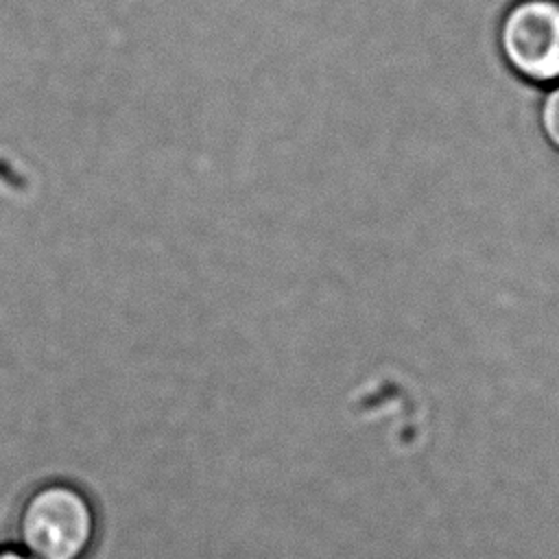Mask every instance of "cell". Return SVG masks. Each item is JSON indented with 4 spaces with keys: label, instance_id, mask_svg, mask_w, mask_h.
Wrapping results in <instances>:
<instances>
[{
    "label": "cell",
    "instance_id": "7a4b0ae2",
    "mask_svg": "<svg viewBox=\"0 0 559 559\" xmlns=\"http://www.w3.org/2000/svg\"><path fill=\"white\" fill-rule=\"evenodd\" d=\"M493 39L500 61L520 81L539 90L559 81V0H509Z\"/></svg>",
    "mask_w": 559,
    "mask_h": 559
},
{
    "label": "cell",
    "instance_id": "3957f363",
    "mask_svg": "<svg viewBox=\"0 0 559 559\" xmlns=\"http://www.w3.org/2000/svg\"><path fill=\"white\" fill-rule=\"evenodd\" d=\"M535 120H537V129H539L544 142L555 153H559V81L542 90V96L537 100Z\"/></svg>",
    "mask_w": 559,
    "mask_h": 559
},
{
    "label": "cell",
    "instance_id": "277c9868",
    "mask_svg": "<svg viewBox=\"0 0 559 559\" xmlns=\"http://www.w3.org/2000/svg\"><path fill=\"white\" fill-rule=\"evenodd\" d=\"M0 559H33V557L28 552H24V550L4 548V550H0Z\"/></svg>",
    "mask_w": 559,
    "mask_h": 559
},
{
    "label": "cell",
    "instance_id": "6da1fadb",
    "mask_svg": "<svg viewBox=\"0 0 559 559\" xmlns=\"http://www.w3.org/2000/svg\"><path fill=\"white\" fill-rule=\"evenodd\" d=\"M17 535L33 559H83L96 539V511L79 487L48 483L26 498Z\"/></svg>",
    "mask_w": 559,
    "mask_h": 559
}]
</instances>
